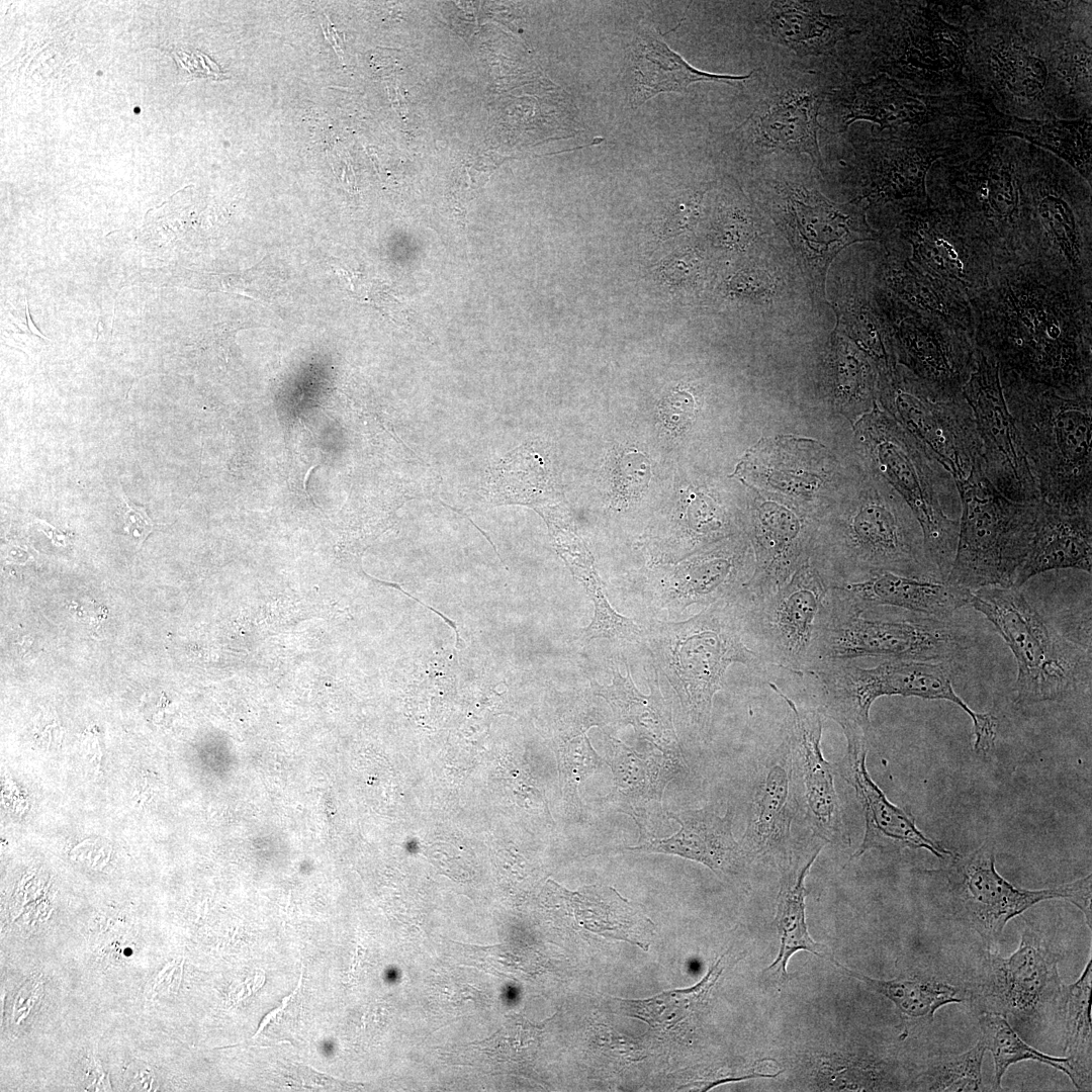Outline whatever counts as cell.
Instances as JSON below:
<instances>
[{
	"label": "cell",
	"instance_id": "6da1fadb",
	"mask_svg": "<svg viewBox=\"0 0 1092 1092\" xmlns=\"http://www.w3.org/2000/svg\"><path fill=\"white\" fill-rule=\"evenodd\" d=\"M968 298L975 346L999 372L1092 393V284L1028 261L995 267Z\"/></svg>",
	"mask_w": 1092,
	"mask_h": 1092
},
{
	"label": "cell",
	"instance_id": "7a4b0ae2",
	"mask_svg": "<svg viewBox=\"0 0 1092 1092\" xmlns=\"http://www.w3.org/2000/svg\"><path fill=\"white\" fill-rule=\"evenodd\" d=\"M963 25L973 90L999 112L1080 118L1058 74L1065 39L1091 17L1088 2H983Z\"/></svg>",
	"mask_w": 1092,
	"mask_h": 1092
},
{
	"label": "cell",
	"instance_id": "3957f363",
	"mask_svg": "<svg viewBox=\"0 0 1092 1092\" xmlns=\"http://www.w3.org/2000/svg\"><path fill=\"white\" fill-rule=\"evenodd\" d=\"M859 30L834 55L843 76L866 80L885 74L921 95L973 92L963 25L945 20L936 3L882 1L855 4Z\"/></svg>",
	"mask_w": 1092,
	"mask_h": 1092
},
{
	"label": "cell",
	"instance_id": "277c9868",
	"mask_svg": "<svg viewBox=\"0 0 1092 1092\" xmlns=\"http://www.w3.org/2000/svg\"><path fill=\"white\" fill-rule=\"evenodd\" d=\"M984 136L936 162L926 179L928 199L991 254L995 267L1027 262L1023 181L1028 144Z\"/></svg>",
	"mask_w": 1092,
	"mask_h": 1092
},
{
	"label": "cell",
	"instance_id": "5b68a950",
	"mask_svg": "<svg viewBox=\"0 0 1092 1092\" xmlns=\"http://www.w3.org/2000/svg\"><path fill=\"white\" fill-rule=\"evenodd\" d=\"M749 172L752 201L787 239L813 303L822 304L826 274L836 255L856 243H880L868 219V204L827 198L818 171L805 156H776Z\"/></svg>",
	"mask_w": 1092,
	"mask_h": 1092
},
{
	"label": "cell",
	"instance_id": "8992f818",
	"mask_svg": "<svg viewBox=\"0 0 1092 1092\" xmlns=\"http://www.w3.org/2000/svg\"><path fill=\"white\" fill-rule=\"evenodd\" d=\"M1040 498L1092 514V393L1067 394L999 372Z\"/></svg>",
	"mask_w": 1092,
	"mask_h": 1092
},
{
	"label": "cell",
	"instance_id": "52a82bcc",
	"mask_svg": "<svg viewBox=\"0 0 1092 1092\" xmlns=\"http://www.w3.org/2000/svg\"><path fill=\"white\" fill-rule=\"evenodd\" d=\"M870 476L845 514L816 528L810 560L833 586L883 572L939 579L910 508L871 469Z\"/></svg>",
	"mask_w": 1092,
	"mask_h": 1092
},
{
	"label": "cell",
	"instance_id": "ba28073f",
	"mask_svg": "<svg viewBox=\"0 0 1092 1092\" xmlns=\"http://www.w3.org/2000/svg\"><path fill=\"white\" fill-rule=\"evenodd\" d=\"M649 648L678 696L698 733L707 738L713 698L733 663L764 665L745 629L744 606L736 594L679 622H654L646 633Z\"/></svg>",
	"mask_w": 1092,
	"mask_h": 1092
},
{
	"label": "cell",
	"instance_id": "9c48e42d",
	"mask_svg": "<svg viewBox=\"0 0 1092 1092\" xmlns=\"http://www.w3.org/2000/svg\"><path fill=\"white\" fill-rule=\"evenodd\" d=\"M856 438L868 467L912 511L927 558L938 578L946 580L956 555L961 513L952 475L878 406L857 421Z\"/></svg>",
	"mask_w": 1092,
	"mask_h": 1092
},
{
	"label": "cell",
	"instance_id": "30bf717a",
	"mask_svg": "<svg viewBox=\"0 0 1092 1092\" xmlns=\"http://www.w3.org/2000/svg\"><path fill=\"white\" fill-rule=\"evenodd\" d=\"M844 134L835 166L825 167L822 176L835 170L840 183L852 192L851 199L864 201L870 209L927 199L926 179L932 166L987 136L983 123L975 119L903 128L886 135Z\"/></svg>",
	"mask_w": 1092,
	"mask_h": 1092
},
{
	"label": "cell",
	"instance_id": "8fae6325",
	"mask_svg": "<svg viewBox=\"0 0 1092 1092\" xmlns=\"http://www.w3.org/2000/svg\"><path fill=\"white\" fill-rule=\"evenodd\" d=\"M951 661H907L885 659L875 667H860L851 661H825L809 675L815 679L819 710L842 729L846 741L870 743V710L884 696L945 700L968 714L974 728V750L986 756L995 747L998 720L977 713L956 693Z\"/></svg>",
	"mask_w": 1092,
	"mask_h": 1092
},
{
	"label": "cell",
	"instance_id": "7c38bea8",
	"mask_svg": "<svg viewBox=\"0 0 1092 1092\" xmlns=\"http://www.w3.org/2000/svg\"><path fill=\"white\" fill-rule=\"evenodd\" d=\"M995 863L994 845L986 841L967 854H953L938 869L922 871L931 885L934 907L977 932L988 951L998 948L1011 919L1045 900L1062 899L1075 905L1091 930V874L1057 887L1028 890L1007 881Z\"/></svg>",
	"mask_w": 1092,
	"mask_h": 1092
},
{
	"label": "cell",
	"instance_id": "4fadbf2b",
	"mask_svg": "<svg viewBox=\"0 0 1092 1092\" xmlns=\"http://www.w3.org/2000/svg\"><path fill=\"white\" fill-rule=\"evenodd\" d=\"M1023 202L1027 262L1092 284L1091 185L1059 158L1028 144Z\"/></svg>",
	"mask_w": 1092,
	"mask_h": 1092
},
{
	"label": "cell",
	"instance_id": "5bb4252c",
	"mask_svg": "<svg viewBox=\"0 0 1092 1092\" xmlns=\"http://www.w3.org/2000/svg\"><path fill=\"white\" fill-rule=\"evenodd\" d=\"M753 79L749 111L730 133L729 154L749 170L776 156H805L822 175L819 115L833 78L795 64L753 71Z\"/></svg>",
	"mask_w": 1092,
	"mask_h": 1092
},
{
	"label": "cell",
	"instance_id": "9a60e30c",
	"mask_svg": "<svg viewBox=\"0 0 1092 1092\" xmlns=\"http://www.w3.org/2000/svg\"><path fill=\"white\" fill-rule=\"evenodd\" d=\"M970 605L992 623L1014 655L1017 704L1063 701L1090 684V650L1050 626L1020 587L979 588Z\"/></svg>",
	"mask_w": 1092,
	"mask_h": 1092
},
{
	"label": "cell",
	"instance_id": "2e32d148",
	"mask_svg": "<svg viewBox=\"0 0 1092 1092\" xmlns=\"http://www.w3.org/2000/svg\"><path fill=\"white\" fill-rule=\"evenodd\" d=\"M956 485L961 500L959 537L946 581L971 592L1012 586L1035 535L1041 499L1011 500L982 473Z\"/></svg>",
	"mask_w": 1092,
	"mask_h": 1092
},
{
	"label": "cell",
	"instance_id": "e0dca14e",
	"mask_svg": "<svg viewBox=\"0 0 1092 1092\" xmlns=\"http://www.w3.org/2000/svg\"><path fill=\"white\" fill-rule=\"evenodd\" d=\"M832 584L807 559L778 589L755 601L739 598L752 648L764 665L806 673L829 625Z\"/></svg>",
	"mask_w": 1092,
	"mask_h": 1092
},
{
	"label": "cell",
	"instance_id": "ac0fdd59",
	"mask_svg": "<svg viewBox=\"0 0 1092 1092\" xmlns=\"http://www.w3.org/2000/svg\"><path fill=\"white\" fill-rule=\"evenodd\" d=\"M877 400L953 477L956 483L983 473L973 412L964 394L945 397L897 365L878 375Z\"/></svg>",
	"mask_w": 1092,
	"mask_h": 1092
},
{
	"label": "cell",
	"instance_id": "d6986e66",
	"mask_svg": "<svg viewBox=\"0 0 1092 1092\" xmlns=\"http://www.w3.org/2000/svg\"><path fill=\"white\" fill-rule=\"evenodd\" d=\"M986 112V103L973 92L921 95L885 74L866 80L842 75L837 82L833 80L819 120L824 131L842 134L861 120L878 125L880 131H893L976 119Z\"/></svg>",
	"mask_w": 1092,
	"mask_h": 1092
},
{
	"label": "cell",
	"instance_id": "ffe728a7",
	"mask_svg": "<svg viewBox=\"0 0 1092 1092\" xmlns=\"http://www.w3.org/2000/svg\"><path fill=\"white\" fill-rule=\"evenodd\" d=\"M872 210L881 239L896 243L923 271L967 295L985 285L995 268L989 251L928 198L892 202Z\"/></svg>",
	"mask_w": 1092,
	"mask_h": 1092
},
{
	"label": "cell",
	"instance_id": "44dd1931",
	"mask_svg": "<svg viewBox=\"0 0 1092 1092\" xmlns=\"http://www.w3.org/2000/svg\"><path fill=\"white\" fill-rule=\"evenodd\" d=\"M1060 953L1048 938L1027 925L1018 948L1009 957L988 951L975 982L967 987L969 998L980 1012L998 1013L1031 1027L1058 1016L1063 983Z\"/></svg>",
	"mask_w": 1092,
	"mask_h": 1092
},
{
	"label": "cell",
	"instance_id": "7402d4cb",
	"mask_svg": "<svg viewBox=\"0 0 1092 1092\" xmlns=\"http://www.w3.org/2000/svg\"><path fill=\"white\" fill-rule=\"evenodd\" d=\"M871 281L897 365L942 396L963 394L976 366L974 338L937 316L908 306L876 285L872 277Z\"/></svg>",
	"mask_w": 1092,
	"mask_h": 1092
},
{
	"label": "cell",
	"instance_id": "603a6c76",
	"mask_svg": "<svg viewBox=\"0 0 1092 1092\" xmlns=\"http://www.w3.org/2000/svg\"><path fill=\"white\" fill-rule=\"evenodd\" d=\"M964 648L959 632L942 623L870 619L862 614L844 613L831 603L829 625L817 642L808 671L821 662L852 661L860 657L952 661Z\"/></svg>",
	"mask_w": 1092,
	"mask_h": 1092
},
{
	"label": "cell",
	"instance_id": "cb8c5ba5",
	"mask_svg": "<svg viewBox=\"0 0 1092 1092\" xmlns=\"http://www.w3.org/2000/svg\"><path fill=\"white\" fill-rule=\"evenodd\" d=\"M976 423L984 476L1005 497L1040 500L1020 434L1008 410L998 364L976 348V366L963 387Z\"/></svg>",
	"mask_w": 1092,
	"mask_h": 1092
},
{
	"label": "cell",
	"instance_id": "d4e9b609",
	"mask_svg": "<svg viewBox=\"0 0 1092 1092\" xmlns=\"http://www.w3.org/2000/svg\"><path fill=\"white\" fill-rule=\"evenodd\" d=\"M771 689L788 704L790 742L796 779L802 785L803 808L813 832L825 843L845 846L850 843L842 808L834 783L833 765L821 748L824 715L819 708L798 705L775 684Z\"/></svg>",
	"mask_w": 1092,
	"mask_h": 1092
},
{
	"label": "cell",
	"instance_id": "484cf974",
	"mask_svg": "<svg viewBox=\"0 0 1092 1092\" xmlns=\"http://www.w3.org/2000/svg\"><path fill=\"white\" fill-rule=\"evenodd\" d=\"M798 806L792 748L786 737L762 761L738 841L743 858L791 856V829Z\"/></svg>",
	"mask_w": 1092,
	"mask_h": 1092
},
{
	"label": "cell",
	"instance_id": "4316f807",
	"mask_svg": "<svg viewBox=\"0 0 1092 1092\" xmlns=\"http://www.w3.org/2000/svg\"><path fill=\"white\" fill-rule=\"evenodd\" d=\"M867 742L848 741L846 754L838 763L842 779L854 790L864 817V832L860 845L851 855L857 858L872 849L897 851L905 848L926 849L941 859L953 853L925 835L908 810L888 800L871 778L866 764Z\"/></svg>",
	"mask_w": 1092,
	"mask_h": 1092
},
{
	"label": "cell",
	"instance_id": "83f0119b",
	"mask_svg": "<svg viewBox=\"0 0 1092 1092\" xmlns=\"http://www.w3.org/2000/svg\"><path fill=\"white\" fill-rule=\"evenodd\" d=\"M823 3L802 0L751 2L754 32L802 59L834 55L840 43L858 32L859 19L853 3L852 11L840 15L825 13Z\"/></svg>",
	"mask_w": 1092,
	"mask_h": 1092
},
{
	"label": "cell",
	"instance_id": "f1b7e54d",
	"mask_svg": "<svg viewBox=\"0 0 1092 1092\" xmlns=\"http://www.w3.org/2000/svg\"><path fill=\"white\" fill-rule=\"evenodd\" d=\"M614 787L607 802L630 816L639 829V843L656 838L664 819L662 797L666 786L687 769L685 759L661 754L642 757L633 748L609 736Z\"/></svg>",
	"mask_w": 1092,
	"mask_h": 1092
},
{
	"label": "cell",
	"instance_id": "f546056e",
	"mask_svg": "<svg viewBox=\"0 0 1092 1092\" xmlns=\"http://www.w3.org/2000/svg\"><path fill=\"white\" fill-rule=\"evenodd\" d=\"M868 251L871 277L876 285L908 306L937 316L974 338V320L968 295L923 271L899 245L881 241Z\"/></svg>",
	"mask_w": 1092,
	"mask_h": 1092
},
{
	"label": "cell",
	"instance_id": "4dcf8cb0",
	"mask_svg": "<svg viewBox=\"0 0 1092 1092\" xmlns=\"http://www.w3.org/2000/svg\"><path fill=\"white\" fill-rule=\"evenodd\" d=\"M833 592L839 608L851 615H861L872 608L885 606L905 609L937 620L970 605L973 593L946 580L892 572L835 585Z\"/></svg>",
	"mask_w": 1092,
	"mask_h": 1092
},
{
	"label": "cell",
	"instance_id": "1f68e13d",
	"mask_svg": "<svg viewBox=\"0 0 1092 1092\" xmlns=\"http://www.w3.org/2000/svg\"><path fill=\"white\" fill-rule=\"evenodd\" d=\"M1092 514L1070 513L1041 499L1038 526L1029 551L1014 574L1012 586L1052 570L1091 573Z\"/></svg>",
	"mask_w": 1092,
	"mask_h": 1092
},
{
	"label": "cell",
	"instance_id": "d6a6232c",
	"mask_svg": "<svg viewBox=\"0 0 1092 1092\" xmlns=\"http://www.w3.org/2000/svg\"><path fill=\"white\" fill-rule=\"evenodd\" d=\"M629 73V99L633 107H638L659 93L685 92L696 82H746L753 71L740 76L700 71L672 51L658 29L643 24L633 38Z\"/></svg>",
	"mask_w": 1092,
	"mask_h": 1092
},
{
	"label": "cell",
	"instance_id": "836d02e7",
	"mask_svg": "<svg viewBox=\"0 0 1092 1092\" xmlns=\"http://www.w3.org/2000/svg\"><path fill=\"white\" fill-rule=\"evenodd\" d=\"M667 815L679 824L676 833L639 843L628 850L677 855L700 862L717 875L726 873L743 858L732 832V807H728L724 816L708 807Z\"/></svg>",
	"mask_w": 1092,
	"mask_h": 1092
},
{
	"label": "cell",
	"instance_id": "e575fe53",
	"mask_svg": "<svg viewBox=\"0 0 1092 1092\" xmlns=\"http://www.w3.org/2000/svg\"><path fill=\"white\" fill-rule=\"evenodd\" d=\"M755 561L745 541L701 555L681 567L663 589V606L679 610L691 605L708 607L734 597L749 581Z\"/></svg>",
	"mask_w": 1092,
	"mask_h": 1092
},
{
	"label": "cell",
	"instance_id": "d590c367",
	"mask_svg": "<svg viewBox=\"0 0 1092 1092\" xmlns=\"http://www.w3.org/2000/svg\"><path fill=\"white\" fill-rule=\"evenodd\" d=\"M836 281L830 306L836 316L835 330L875 364L878 375L892 372L896 360L887 325L872 293L870 267Z\"/></svg>",
	"mask_w": 1092,
	"mask_h": 1092
},
{
	"label": "cell",
	"instance_id": "8d00e7d4",
	"mask_svg": "<svg viewBox=\"0 0 1092 1092\" xmlns=\"http://www.w3.org/2000/svg\"><path fill=\"white\" fill-rule=\"evenodd\" d=\"M612 673V682L607 686L592 678L593 693L606 700L618 721L632 725L638 738L648 741L665 755L684 759L670 708L660 691L657 670L654 678L648 681L649 695L636 688L629 667L625 676L615 667Z\"/></svg>",
	"mask_w": 1092,
	"mask_h": 1092
},
{
	"label": "cell",
	"instance_id": "74e56055",
	"mask_svg": "<svg viewBox=\"0 0 1092 1092\" xmlns=\"http://www.w3.org/2000/svg\"><path fill=\"white\" fill-rule=\"evenodd\" d=\"M1091 115L1075 119H1026L1003 114L994 108L991 136L1021 140L1043 149L1092 184Z\"/></svg>",
	"mask_w": 1092,
	"mask_h": 1092
},
{
	"label": "cell",
	"instance_id": "f35d334b",
	"mask_svg": "<svg viewBox=\"0 0 1092 1092\" xmlns=\"http://www.w3.org/2000/svg\"><path fill=\"white\" fill-rule=\"evenodd\" d=\"M823 372L830 399L846 418L860 419L877 406L878 371L875 364L836 331L828 340Z\"/></svg>",
	"mask_w": 1092,
	"mask_h": 1092
},
{
	"label": "cell",
	"instance_id": "ab89813d",
	"mask_svg": "<svg viewBox=\"0 0 1092 1092\" xmlns=\"http://www.w3.org/2000/svg\"><path fill=\"white\" fill-rule=\"evenodd\" d=\"M822 847V844H815L799 868H787L781 880L775 916L781 945L776 960L763 971L770 973V977L779 982L788 981L787 966L795 952L807 950L817 957L824 956V945L814 941L809 935L805 915V880Z\"/></svg>",
	"mask_w": 1092,
	"mask_h": 1092
},
{
	"label": "cell",
	"instance_id": "60d3db41",
	"mask_svg": "<svg viewBox=\"0 0 1092 1092\" xmlns=\"http://www.w3.org/2000/svg\"><path fill=\"white\" fill-rule=\"evenodd\" d=\"M554 887L567 912L589 931L614 932L619 938L623 932L628 941L626 935L629 932H636L639 928L646 930L649 926V919L638 906L621 897L611 887L593 885L576 892H569L555 884Z\"/></svg>",
	"mask_w": 1092,
	"mask_h": 1092
},
{
	"label": "cell",
	"instance_id": "b9f144b4",
	"mask_svg": "<svg viewBox=\"0 0 1092 1092\" xmlns=\"http://www.w3.org/2000/svg\"><path fill=\"white\" fill-rule=\"evenodd\" d=\"M845 975L863 982L871 990L889 999L902 1017L932 1021L935 1012L947 1004L962 1003L969 998L967 987L953 985L936 978L914 977L880 980L848 970L830 958Z\"/></svg>",
	"mask_w": 1092,
	"mask_h": 1092
},
{
	"label": "cell",
	"instance_id": "7bdbcfd3",
	"mask_svg": "<svg viewBox=\"0 0 1092 1092\" xmlns=\"http://www.w3.org/2000/svg\"><path fill=\"white\" fill-rule=\"evenodd\" d=\"M1091 986L1092 960L1074 983L1063 985L1058 1013L1064 1029L1063 1053L1074 1069L1075 1087L1081 1091L1091 1090Z\"/></svg>",
	"mask_w": 1092,
	"mask_h": 1092
},
{
	"label": "cell",
	"instance_id": "ee69618b",
	"mask_svg": "<svg viewBox=\"0 0 1092 1092\" xmlns=\"http://www.w3.org/2000/svg\"><path fill=\"white\" fill-rule=\"evenodd\" d=\"M718 195L714 229L718 243L728 250L751 256L771 248L776 230L752 199L737 186H728Z\"/></svg>",
	"mask_w": 1092,
	"mask_h": 1092
},
{
	"label": "cell",
	"instance_id": "f6af8a7d",
	"mask_svg": "<svg viewBox=\"0 0 1092 1092\" xmlns=\"http://www.w3.org/2000/svg\"><path fill=\"white\" fill-rule=\"evenodd\" d=\"M979 1025L980 1039L994 1060L993 1090H1002L1001 1081L1009 1067L1022 1061L1051 1066L1066 1074L1076 1085V1075L1068 1058L1053 1057L1035 1050L1019 1036L1006 1017L993 1012H980Z\"/></svg>",
	"mask_w": 1092,
	"mask_h": 1092
},
{
	"label": "cell",
	"instance_id": "bcb514c9",
	"mask_svg": "<svg viewBox=\"0 0 1092 1092\" xmlns=\"http://www.w3.org/2000/svg\"><path fill=\"white\" fill-rule=\"evenodd\" d=\"M722 971L723 957L713 963L706 976L691 988L663 992L644 1000L618 1001L623 1013L653 1027L671 1028L704 1006Z\"/></svg>",
	"mask_w": 1092,
	"mask_h": 1092
},
{
	"label": "cell",
	"instance_id": "7dc6e473",
	"mask_svg": "<svg viewBox=\"0 0 1092 1092\" xmlns=\"http://www.w3.org/2000/svg\"><path fill=\"white\" fill-rule=\"evenodd\" d=\"M986 1052L979 1038L973 1048L964 1053L932 1057L918 1077L916 1089L932 1092L984 1091L982 1066Z\"/></svg>",
	"mask_w": 1092,
	"mask_h": 1092
},
{
	"label": "cell",
	"instance_id": "c3c4849f",
	"mask_svg": "<svg viewBox=\"0 0 1092 1092\" xmlns=\"http://www.w3.org/2000/svg\"><path fill=\"white\" fill-rule=\"evenodd\" d=\"M731 278V294L760 312H767L787 294V273L771 256L770 248L747 257Z\"/></svg>",
	"mask_w": 1092,
	"mask_h": 1092
},
{
	"label": "cell",
	"instance_id": "681fc988",
	"mask_svg": "<svg viewBox=\"0 0 1092 1092\" xmlns=\"http://www.w3.org/2000/svg\"><path fill=\"white\" fill-rule=\"evenodd\" d=\"M585 726L575 734L567 743L564 751L563 768L567 787L572 796L576 797L577 788L582 782L596 770L600 769L605 761L597 753L586 736Z\"/></svg>",
	"mask_w": 1092,
	"mask_h": 1092
},
{
	"label": "cell",
	"instance_id": "f907efd6",
	"mask_svg": "<svg viewBox=\"0 0 1092 1092\" xmlns=\"http://www.w3.org/2000/svg\"><path fill=\"white\" fill-rule=\"evenodd\" d=\"M709 184L699 186L681 193L667 209L662 231L668 235H678L693 231L700 222L703 202Z\"/></svg>",
	"mask_w": 1092,
	"mask_h": 1092
},
{
	"label": "cell",
	"instance_id": "816d5d0a",
	"mask_svg": "<svg viewBox=\"0 0 1092 1092\" xmlns=\"http://www.w3.org/2000/svg\"><path fill=\"white\" fill-rule=\"evenodd\" d=\"M649 479L650 464L644 454L627 451L618 459L614 470V483L621 495L637 496L647 486Z\"/></svg>",
	"mask_w": 1092,
	"mask_h": 1092
},
{
	"label": "cell",
	"instance_id": "f5cc1de1",
	"mask_svg": "<svg viewBox=\"0 0 1092 1092\" xmlns=\"http://www.w3.org/2000/svg\"><path fill=\"white\" fill-rule=\"evenodd\" d=\"M695 410L694 397L685 390L670 392L658 404V414L663 426L675 433L689 427L695 416Z\"/></svg>",
	"mask_w": 1092,
	"mask_h": 1092
},
{
	"label": "cell",
	"instance_id": "db71d44e",
	"mask_svg": "<svg viewBox=\"0 0 1092 1092\" xmlns=\"http://www.w3.org/2000/svg\"><path fill=\"white\" fill-rule=\"evenodd\" d=\"M122 498L124 505V531L128 535H131L132 538L135 539L141 545L147 538V536L152 532L154 526L153 521L148 516L146 510L143 507H136L134 505L129 506L126 496H124L123 494Z\"/></svg>",
	"mask_w": 1092,
	"mask_h": 1092
}]
</instances>
